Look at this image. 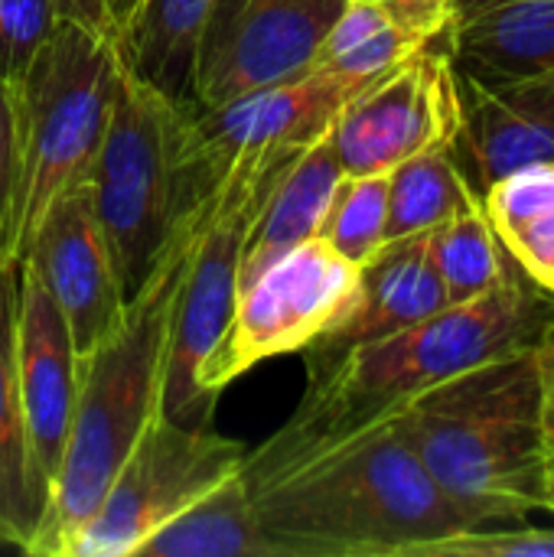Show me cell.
<instances>
[{
  "mask_svg": "<svg viewBox=\"0 0 554 557\" xmlns=\"http://www.w3.org/2000/svg\"><path fill=\"white\" fill-rule=\"evenodd\" d=\"M245 486L278 557H424L477 529L431 480L392 408Z\"/></svg>",
  "mask_w": 554,
  "mask_h": 557,
  "instance_id": "obj_1",
  "label": "cell"
},
{
  "mask_svg": "<svg viewBox=\"0 0 554 557\" xmlns=\"http://www.w3.org/2000/svg\"><path fill=\"white\" fill-rule=\"evenodd\" d=\"M545 304L509 274L500 287L447 304L398 333L346 349H304L307 392L287 424L242 460L245 483H258L297 454L340 437L418 392L532 346L545 330Z\"/></svg>",
  "mask_w": 554,
  "mask_h": 557,
  "instance_id": "obj_2",
  "label": "cell"
},
{
  "mask_svg": "<svg viewBox=\"0 0 554 557\" xmlns=\"http://www.w3.org/2000/svg\"><path fill=\"white\" fill-rule=\"evenodd\" d=\"M216 193L180 215L147 281L127 297L118 326L78 356V395L69 447L23 555L65 557L75 529L108 493L140 431L163 411V382L173 313L196 242L212 215Z\"/></svg>",
  "mask_w": 554,
  "mask_h": 557,
  "instance_id": "obj_3",
  "label": "cell"
},
{
  "mask_svg": "<svg viewBox=\"0 0 554 557\" xmlns=\"http://www.w3.org/2000/svg\"><path fill=\"white\" fill-rule=\"evenodd\" d=\"M392 418L431 480L473 525L526 522L545 509L542 483L554 447L532 346L418 392L395 405Z\"/></svg>",
  "mask_w": 554,
  "mask_h": 557,
  "instance_id": "obj_4",
  "label": "cell"
},
{
  "mask_svg": "<svg viewBox=\"0 0 554 557\" xmlns=\"http://www.w3.org/2000/svg\"><path fill=\"white\" fill-rule=\"evenodd\" d=\"M114 33L59 20L20 82H13L10 193L0 255L20 264L49 209L85 180L111 117L121 75Z\"/></svg>",
  "mask_w": 554,
  "mask_h": 557,
  "instance_id": "obj_5",
  "label": "cell"
},
{
  "mask_svg": "<svg viewBox=\"0 0 554 557\" xmlns=\"http://www.w3.org/2000/svg\"><path fill=\"white\" fill-rule=\"evenodd\" d=\"M300 150V144L251 150L235 160V166L216 189L212 215L196 242L173 313L163 414L176 421L206 424L216 408L199 392V369L232 320L242 290L245 248L268 206V196Z\"/></svg>",
  "mask_w": 554,
  "mask_h": 557,
  "instance_id": "obj_6",
  "label": "cell"
},
{
  "mask_svg": "<svg viewBox=\"0 0 554 557\" xmlns=\"http://www.w3.org/2000/svg\"><path fill=\"white\" fill-rule=\"evenodd\" d=\"M183 104L121 65L111 117L85 173L127 297L147 281L170 235V170Z\"/></svg>",
  "mask_w": 554,
  "mask_h": 557,
  "instance_id": "obj_7",
  "label": "cell"
},
{
  "mask_svg": "<svg viewBox=\"0 0 554 557\" xmlns=\"http://www.w3.org/2000/svg\"><path fill=\"white\" fill-rule=\"evenodd\" d=\"M245 454L242 441L160 411L121 460L95 512L75 529L65 557H137L160 525L242 470Z\"/></svg>",
  "mask_w": 554,
  "mask_h": 557,
  "instance_id": "obj_8",
  "label": "cell"
},
{
  "mask_svg": "<svg viewBox=\"0 0 554 557\" xmlns=\"http://www.w3.org/2000/svg\"><path fill=\"white\" fill-rule=\"evenodd\" d=\"M362 88L366 85L346 75L313 65L219 108H196L186 101L173 144L170 228L219 189L238 157L278 144H313Z\"/></svg>",
  "mask_w": 554,
  "mask_h": 557,
  "instance_id": "obj_9",
  "label": "cell"
},
{
  "mask_svg": "<svg viewBox=\"0 0 554 557\" xmlns=\"http://www.w3.org/2000/svg\"><path fill=\"white\" fill-rule=\"evenodd\" d=\"M362 268L320 235L264 264L242 290L232 320L199 369V392L216 405L222 388L255 366L300 356L330 333L359 290Z\"/></svg>",
  "mask_w": 554,
  "mask_h": 557,
  "instance_id": "obj_10",
  "label": "cell"
},
{
  "mask_svg": "<svg viewBox=\"0 0 554 557\" xmlns=\"http://www.w3.org/2000/svg\"><path fill=\"white\" fill-rule=\"evenodd\" d=\"M441 39L382 72L340 111L330 140L346 176L389 173L402 160L454 140L460 127V72L451 52L438 46Z\"/></svg>",
  "mask_w": 554,
  "mask_h": 557,
  "instance_id": "obj_11",
  "label": "cell"
},
{
  "mask_svg": "<svg viewBox=\"0 0 554 557\" xmlns=\"http://www.w3.org/2000/svg\"><path fill=\"white\" fill-rule=\"evenodd\" d=\"M346 3L216 0L199 36L189 104L219 108L307 72Z\"/></svg>",
  "mask_w": 554,
  "mask_h": 557,
  "instance_id": "obj_12",
  "label": "cell"
},
{
  "mask_svg": "<svg viewBox=\"0 0 554 557\" xmlns=\"http://www.w3.org/2000/svg\"><path fill=\"white\" fill-rule=\"evenodd\" d=\"M16 388L29 493L42 516L69 447L78 352L56 300L26 261L16 264Z\"/></svg>",
  "mask_w": 554,
  "mask_h": 557,
  "instance_id": "obj_13",
  "label": "cell"
},
{
  "mask_svg": "<svg viewBox=\"0 0 554 557\" xmlns=\"http://www.w3.org/2000/svg\"><path fill=\"white\" fill-rule=\"evenodd\" d=\"M23 261L56 300L78 356L95 349L118 326L127 294L85 180L49 209Z\"/></svg>",
  "mask_w": 554,
  "mask_h": 557,
  "instance_id": "obj_14",
  "label": "cell"
},
{
  "mask_svg": "<svg viewBox=\"0 0 554 557\" xmlns=\"http://www.w3.org/2000/svg\"><path fill=\"white\" fill-rule=\"evenodd\" d=\"M451 150L480 199L526 166L554 163V75L513 82L460 75V127Z\"/></svg>",
  "mask_w": 554,
  "mask_h": 557,
  "instance_id": "obj_15",
  "label": "cell"
},
{
  "mask_svg": "<svg viewBox=\"0 0 554 557\" xmlns=\"http://www.w3.org/2000/svg\"><path fill=\"white\" fill-rule=\"evenodd\" d=\"M444 39L477 82L554 75V0H457Z\"/></svg>",
  "mask_w": 554,
  "mask_h": 557,
  "instance_id": "obj_16",
  "label": "cell"
},
{
  "mask_svg": "<svg viewBox=\"0 0 554 557\" xmlns=\"http://www.w3.org/2000/svg\"><path fill=\"white\" fill-rule=\"evenodd\" d=\"M447 307L441 274L428 251V232L385 242L382 251L362 264L359 290L340 323L307 349H346L415 326Z\"/></svg>",
  "mask_w": 554,
  "mask_h": 557,
  "instance_id": "obj_17",
  "label": "cell"
},
{
  "mask_svg": "<svg viewBox=\"0 0 554 557\" xmlns=\"http://www.w3.org/2000/svg\"><path fill=\"white\" fill-rule=\"evenodd\" d=\"M216 0H114L121 62L173 101H189L202 26Z\"/></svg>",
  "mask_w": 554,
  "mask_h": 557,
  "instance_id": "obj_18",
  "label": "cell"
},
{
  "mask_svg": "<svg viewBox=\"0 0 554 557\" xmlns=\"http://www.w3.org/2000/svg\"><path fill=\"white\" fill-rule=\"evenodd\" d=\"M343 163L330 140V131L307 144L278 186L268 196V206L248 238L242 261V287L274 258L297 248L307 238H317L323 219L333 206V196L343 183Z\"/></svg>",
  "mask_w": 554,
  "mask_h": 557,
  "instance_id": "obj_19",
  "label": "cell"
},
{
  "mask_svg": "<svg viewBox=\"0 0 554 557\" xmlns=\"http://www.w3.org/2000/svg\"><path fill=\"white\" fill-rule=\"evenodd\" d=\"M137 557H278V548L258 529L251 493L242 470H235L160 525Z\"/></svg>",
  "mask_w": 554,
  "mask_h": 557,
  "instance_id": "obj_20",
  "label": "cell"
},
{
  "mask_svg": "<svg viewBox=\"0 0 554 557\" xmlns=\"http://www.w3.org/2000/svg\"><path fill=\"white\" fill-rule=\"evenodd\" d=\"M36 522L16 388V264L0 255V545L26 552Z\"/></svg>",
  "mask_w": 554,
  "mask_h": 557,
  "instance_id": "obj_21",
  "label": "cell"
},
{
  "mask_svg": "<svg viewBox=\"0 0 554 557\" xmlns=\"http://www.w3.org/2000/svg\"><path fill=\"white\" fill-rule=\"evenodd\" d=\"M480 196L464 180L451 144L428 147L389 170V222L385 242L421 235L473 206Z\"/></svg>",
  "mask_w": 554,
  "mask_h": 557,
  "instance_id": "obj_22",
  "label": "cell"
},
{
  "mask_svg": "<svg viewBox=\"0 0 554 557\" xmlns=\"http://www.w3.org/2000/svg\"><path fill=\"white\" fill-rule=\"evenodd\" d=\"M424 42L431 39H421L405 26H398L379 3L349 0L343 13L333 20L323 46L317 49L313 65L346 75L359 85H369L382 72L408 59L415 49H421Z\"/></svg>",
  "mask_w": 554,
  "mask_h": 557,
  "instance_id": "obj_23",
  "label": "cell"
},
{
  "mask_svg": "<svg viewBox=\"0 0 554 557\" xmlns=\"http://www.w3.org/2000/svg\"><path fill=\"white\" fill-rule=\"evenodd\" d=\"M428 251L441 274L447 304L473 300L509 277L506 248L480 199L431 228Z\"/></svg>",
  "mask_w": 554,
  "mask_h": 557,
  "instance_id": "obj_24",
  "label": "cell"
},
{
  "mask_svg": "<svg viewBox=\"0 0 554 557\" xmlns=\"http://www.w3.org/2000/svg\"><path fill=\"white\" fill-rule=\"evenodd\" d=\"M389 222V173L343 176L320 238L353 264H369L385 245Z\"/></svg>",
  "mask_w": 554,
  "mask_h": 557,
  "instance_id": "obj_25",
  "label": "cell"
},
{
  "mask_svg": "<svg viewBox=\"0 0 554 557\" xmlns=\"http://www.w3.org/2000/svg\"><path fill=\"white\" fill-rule=\"evenodd\" d=\"M483 209L500 235L506 242L509 235L522 232L526 225L545 219L554 212V163H539L526 166L496 186L483 193Z\"/></svg>",
  "mask_w": 554,
  "mask_h": 557,
  "instance_id": "obj_26",
  "label": "cell"
},
{
  "mask_svg": "<svg viewBox=\"0 0 554 557\" xmlns=\"http://www.w3.org/2000/svg\"><path fill=\"white\" fill-rule=\"evenodd\" d=\"M56 0H0V78L20 82L59 23Z\"/></svg>",
  "mask_w": 554,
  "mask_h": 557,
  "instance_id": "obj_27",
  "label": "cell"
},
{
  "mask_svg": "<svg viewBox=\"0 0 554 557\" xmlns=\"http://www.w3.org/2000/svg\"><path fill=\"white\" fill-rule=\"evenodd\" d=\"M424 557H554V532L522 522L477 525L438 542Z\"/></svg>",
  "mask_w": 554,
  "mask_h": 557,
  "instance_id": "obj_28",
  "label": "cell"
},
{
  "mask_svg": "<svg viewBox=\"0 0 554 557\" xmlns=\"http://www.w3.org/2000/svg\"><path fill=\"white\" fill-rule=\"evenodd\" d=\"M506 255L522 268V274L554 297V212L526 225L522 232L503 242Z\"/></svg>",
  "mask_w": 554,
  "mask_h": 557,
  "instance_id": "obj_29",
  "label": "cell"
},
{
  "mask_svg": "<svg viewBox=\"0 0 554 557\" xmlns=\"http://www.w3.org/2000/svg\"><path fill=\"white\" fill-rule=\"evenodd\" d=\"M379 3L398 26L421 39H441L454 16L457 0H369Z\"/></svg>",
  "mask_w": 554,
  "mask_h": 557,
  "instance_id": "obj_30",
  "label": "cell"
},
{
  "mask_svg": "<svg viewBox=\"0 0 554 557\" xmlns=\"http://www.w3.org/2000/svg\"><path fill=\"white\" fill-rule=\"evenodd\" d=\"M539 382H542V414H545V434L554 447V323H545L539 339L532 343Z\"/></svg>",
  "mask_w": 554,
  "mask_h": 557,
  "instance_id": "obj_31",
  "label": "cell"
},
{
  "mask_svg": "<svg viewBox=\"0 0 554 557\" xmlns=\"http://www.w3.org/2000/svg\"><path fill=\"white\" fill-rule=\"evenodd\" d=\"M10 153H13V88L0 78V222L10 193Z\"/></svg>",
  "mask_w": 554,
  "mask_h": 557,
  "instance_id": "obj_32",
  "label": "cell"
},
{
  "mask_svg": "<svg viewBox=\"0 0 554 557\" xmlns=\"http://www.w3.org/2000/svg\"><path fill=\"white\" fill-rule=\"evenodd\" d=\"M56 10L62 20H75L88 29H98V33H114V16H111V7L108 0H56Z\"/></svg>",
  "mask_w": 554,
  "mask_h": 557,
  "instance_id": "obj_33",
  "label": "cell"
},
{
  "mask_svg": "<svg viewBox=\"0 0 554 557\" xmlns=\"http://www.w3.org/2000/svg\"><path fill=\"white\" fill-rule=\"evenodd\" d=\"M542 503H545V509L554 512V457L552 463H549V470H545V483H542Z\"/></svg>",
  "mask_w": 554,
  "mask_h": 557,
  "instance_id": "obj_34",
  "label": "cell"
},
{
  "mask_svg": "<svg viewBox=\"0 0 554 557\" xmlns=\"http://www.w3.org/2000/svg\"><path fill=\"white\" fill-rule=\"evenodd\" d=\"M108 7H111V16H114V0H108Z\"/></svg>",
  "mask_w": 554,
  "mask_h": 557,
  "instance_id": "obj_35",
  "label": "cell"
}]
</instances>
